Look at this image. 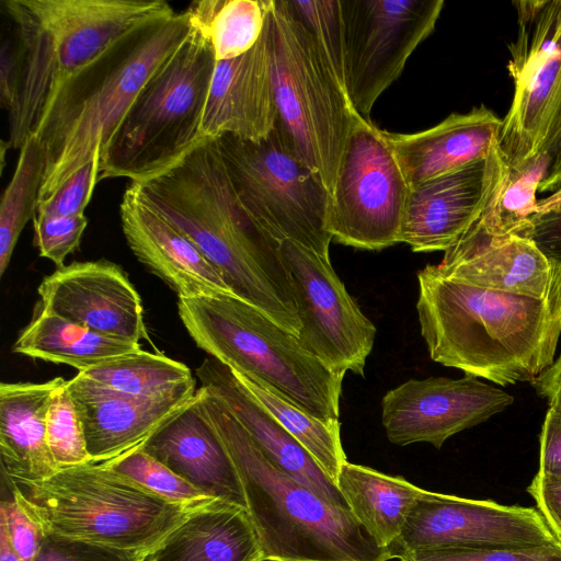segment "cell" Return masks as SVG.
I'll list each match as a JSON object with an SVG mask.
<instances>
[{
	"mask_svg": "<svg viewBox=\"0 0 561 561\" xmlns=\"http://www.w3.org/2000/svg\"><path fill=\"white\" fill-rule=\"evenodd\" d=\"M78 374L101 388L137 398L196 391L195 379L185 364L142 350Z\"/></svg>",
	"mask_w": 561,
	"mask_h": 561,
	"instance_id": "4dcf8cb0",
	"label": "cell"
},
{
	"mask_svg": "<svg viewBox=\"0 0 561 561\" xmlns=\"http://www.w3.org/2000/svg\"><path fill=\"white\" fill-rule=\"evenodd\" d=\"M217 141L234 192L253 220L278 242L293 241L330 259V194L278 118L260 141L230 135Z\"/></svg>",
	"mask_w": 561,
	"mask_h": 561,
	"instance_id": "30bf717a",
	"label": "cell"
},
{
	"mask_svg": "<svg viewBox=\"0 0 561 561\" xmlns=\"http://www.w3.org/2000/svg\"><path fill=\"white\" fill-rule=\"evenodd\" d=\"M548 168L546 152L512 165L495 137L485 156L481 211L473 226L490 237L523 236L537 214L536 194Z\"/></svg>",
	"mask_w": 561,
	"mask_h": 561,
	"instance_id": "83f0119b",
	"label": "cell"
},
{
	"mask_svg": "<svg viewBox=\"0 0 561 561\" xmlns=\"http://www.w3.org/2000/svg\"><path fill=\"white\" fill-rule=\"evenodd\" d=\"M141 351L140 343L93 332L42 308L24 328L13 352L87 371Z\"/></svg>",
	"mask_w": 561,
	"mask_h": 561,
	"instance_id": "f546056e",
	"label": "cell"
},
{
	"mask_svg": "<svg viewBox=\"0 0 561 561\" xmlns=\"http://www.w3.org/2000/svg\"><path fill=\"white\" fill-rule=\"evenodd\" d=\"M0 529L3 530L21 561H34L44 537L41 528L19 506L15 500L2 499L0 503Z\"/></svg>",
	"mask_w": 561,
	"mask_h": 561,
	"instance_id": "b9f144b4",
	"label": "cell"
},
{
	"mask_svg": "<svg viewBox=\"0 0 561 561\" xmlns=\"http://www.w3.org/2000/svg\"><path fill=\"white\" fill-rule=\"evenodd\" d=\"M92 462L115 459L142 445L195 396L137 398L101 388L77 374L67 380Z\"/></svg>",
	"mask_w": 561,
	"mask_h": 561,
	"instance_id": "7402d4cb",
	"label": "cell"
},
{
	"mask_svg": "<svg viewBox=\"0 0 561 561\" xmlns=\"http://www.w3.org/2000/svg\"><path fill=\"white\" fill-rule=\"evenodd\" d=\"M511 393L477 377L409 379L381 399V423L398 446L440 448L451 436L479 425L514 403Z\"/></svg>",
	"mask_w": 561,
	"mask_h": 561,
	"instance_id": "2e32d148",
	"label": "cell"
},
{
	"mask_svg": "<svg viewBox=\"0 0 561 561\" xmlns=\"http://www.w3.org/2000/svg\"><path fill=\"white\" fill-rule=\"evenodd\" d=\"M336 485L365 533L390 554L411 507L428 492L402 477L350 461L342 465Z\"/></svg>",
	"mask_w": 561,
	"mask_h": 561,
	"instance_id": "f1b7e54d",
	"label": "cell"
},
{
	"mask_svg": "<svg viewBox=\"0 0 561 561\" xmlns=\"http://www.w3.org/2000/svg\"><path fill=\"white\" fill-rule=\"evenodd\" d=\"M559 266L529 237H490L473 225L435 264L457 282L538 299L551 289Z\"/></svg>",
	"mask_w": 561,
	"mask_h": 561,
	"instance_id": "ffe728a7",
	"label": "cell"
},
{
	"mask_svg": "<svg viewBox=\"0 0 561 561\" xmlns=\"http://www.w3.org/2000/svg\"><path fill=\"white\" fill-rule=\"evenodd\" d=\"M45 164L44 148L32 135L20 149L13 176L1 198L0 276L10 264L23 228L36 216Z\"/></svg>",
	"mask_w": 561,
	"mask_h": 561,
	"instance_id": "836d02e7",
	"label": "cell"
},
{
	"mask_svg": "<svg viewBox=\"0 0 561 561\" xmlns=\"http://www.w3.org/2000/svg\"><path fill=\"white\" fill-rule=\"evenodd\" d=\"M134 183L153 208L197 245L233 295L298 336L300 322L280 242L241 205L217 138L204 137L168 171Z\"/></svg>",
	"mask_w": 561,
	"mask_h": 561,
	"instance_id": "6da1fadb",
	"label": "cell"
},
{
	"mask_svg": "<svg viewBox=\"0 0 561 561\" xmlns=\"http://www.w3.org/2000/svg\"><path fill=\"white\" fill-rule=\"evenodd\" d=\"M2 478L44 535L142 556L194 511L168 502L104 463L59 469L46 480L27 484Z\"/></svg>",
	"mask_w": 561,
	"mask_h": 561,
	"instance_id": "8992f818",
	"label": "cell"
},
{
	"mask_svg": "<svg viewBox=\"0 0 561 561\" xmlns=\"http://www.w3.org/2000/svg\"><path fill=\"white\" fill-rule=\"evenodd\" d=\"M42 308L99 334L148 340L141 298L124 271L100 260L57 267L38 286Z\"/></svg>",
	"mask_w": 561,
	"mask_h": 561,
	"instance_id": "e0dca14e",
	"label": "cell"
},
{
	"mask_svg": "<svg viewBox=\"0 0 561 561\" xmlns=\"http://www.w3.org/2000/svg\"><path fill=\"white\" fill-rule=\"evenodd\" d=\"M278 121L331 194L356 115L287 0H263Z\"/></svg>",
	"mask_w": 561,
	"mask_h": 561,
	"instance_id": "9c48e42d",
	"label": "cell"
},
{
	"mask_svg": "<svg viewBox=\"0 0 561 561\" xmlns=\"http://www.w3.org/2000/svg\"><path fill=\"white\" fill-rule=\"evenodd\" d=\"M517 35L507 45L513 99L496 137L510 163L540 152L561 95V0H515Z\"/></svg>",
	"mask_w": 561,
	"mask_h": 561,
	"instance_id": "7c38bea8",
	"label": "cell"
},
{
	"mask_svg": "<svg viewBox=\"0 0 561 561\" xmlns=\"http://www.w3.org/2000/svg\"><path fill=\"white\" fill-rule=\"evenodd\" d=\"M178 310L195 344L233 373L270 386L321 420H339L344 376L260 309L226 294L179 298Z\"/></svg>",
	"mask_w": 561,
	"mask_h": 561,
	"instance_id": "52a82bcc",
	"label": "cell"
},
{
	"mask_svg": "<svg viewBox=\"0 0 561 561\" xmlns=\"http://www.w3.org/2000/svg\"><path fill=\"white\" fill-rule=\"evenodd\" d=\"M410 191L388 131L356 113L329 196L327 229L332 239L362 250L399 243Z\"/></svg>",
	"mask_w": 561,
	"mask_h": 561,
	"instance_id": "8fae6325",
	"label": "cell"
},
{
	"mask_svg": "<svg viewBox=\"0 0 561 561\" xmlns=\"http://www.w3.org/2000/svg\"><path fill=\"white\" fill-rule=\"evenodd\" d=\"M309 34L323 65L348 98L345 80V41L341 0H287Z\"/></svg>",
	"mask_w": 561,
	"mask_h": 561,
	"instance_id": "e575fe53",
	"label": "cell"
},
{
	"mask_svg": "<svg viewBox=\"0 0 561 561\" xmlns=\"http://www.w3.org/2000/svg\"><path fill=\"white\" fill-rule=\"evenodd\" d=\"M280 250L300 322L298 341L333 374L364 376L375 324L351 297L330 259L287 240Z\"/></svg>",
	"mask_w": 561,
	"mask_h": 561,
	"instance_id": "5bb4252c",
	"label": "cell"
},
{
	"mask_svg": "<svg viewBox=\"0 0 561 561\" xmlns=\"http://www.w3.org/2000/svg\"><path fill=\"white\" fill-rule=\"evenodd\" d=\"M400 561H561V543L499 548H434L404 552Z\"/></svg>",
	"mask_w": 561,
	"mask_h": 561,
	"instance_id": "74e56055",
	"label": "cell"
},
{
	"mask_svg": "<svg viewBox=\"0 0 561 561\" xmlns=\"http://www.w3.org/2000/svg\"><path fill=\"white\" fill-rule=\"evenodd\" d=\"M46 440L58 469L92 462L87 449L82 423L69 392L60 379L51 393L46 415Z\"/></svg>",
	"mask_w": 561,
	"mask_h": 561,
	"instance_id": "8d00e7d4",
	"label": "cell"
},
{
	"mask_svg": "<svg viewBox=\"0 0 561 561\" xmlns=\"http://www.w3.org/2000/svg\"><path fill=\"white\" fill-rule=\"evenodd\" d=\"M416 311L432 360L502 387L533 382L554 362L561 335V264L533 298L463 284L427 264Z\"/></svg>",
	"mask_w": 561,
	"mask_h": 561,
	"instance_id": "7a4b0ae2",
	"label": "cell"
},
{
	"mask_svg": "<svg viewBox=\"0 0 561 561\" xmlns=\"http://www.w3.org/2000/svg\"><path fill=\"white\" fill-rule=\"evenodd\" d=\"M16 35L21 67L8 112L11 148L34 135L47 104L77 71L118 37L174 13L163 0H2Z\"/></svg>",
	"mask_w": 561,
	"mask_h": 561,
	"instance_id": "5b68a950",
	"label": "cell"
},
{
	"mask_svg": "<svg viewBox=\"0 0 561 561\" xmlns=\"http://www.w3.org/2000/svg\"><path fill=\"white\" fill-rule=\"evenodd\" d=\"M530 385L549 408L561 412V353Z\"/></svg>",
	"mask_w": 561,
	"mask_h": 561,
	"instance_id": "c3c4849f",
	"label": "cell"
},
{
	"mask_svg": "<svg viewBox=\"0 0 561 561\" xmlns=\"http://www.w3.org/2000/svg\"><path fill=\"white\" fill-rule=\"evenodd\" d=\"M205 410L238 470L264 561H388L351 512L276 468L227 407L204 387Z\"/></svg>",
	"mask_w": 561,
	"mask_h": 561,
	"instance_id": "277c9868",
	"label": "cell"
},
{
	"mask_svg": "<svg viewBox=\"0 0 561 561\" xmlns=\"http://www.w3.org/2000/svg\"><path fill=\"white\" fill-rule=\"evenodd\" d=\"M21 66V53L16 35L12 30L3 35L0 48V102L9 112L14 103Z\"/></svg>",
	"mask_w": 561,
	"mask_h": 561,
	"instance_id": "f6af8a7d",
	"label": "cell"
},
{
	"mask_svg": "<svg viewBox=\"0 0 561 561\" xmlns=\"http://www.w3.org/2000/svg\"><path fill=\"white\" fill-rule=\"evenodd\" d=\"M191 30L187 10L147 21L58 89L34 133L46 160L38 203L82 165L101 158L138 93Z\"/></svg>",
	"mask_w": 561,
	"mask_h": 561,
	"instance_id": "3957f363",
	"label": "cell"
},
{
	"mask_svg": "<svg viewBox=\"0 0 561 561\" xmlns=\"http://www.w3.org/2000/svg\"><path fill=\"white\" fill-rule=\"evenodd\" d=\"M485 158L411 187L399 242L413 252L450 249L478 220Z\"/></svg>",
	"mask_w": 561,
	"mask_h": 561,
	"instance_id": "cb8c5ba5",
	"label": "cell"
},
{
	"mask_svg": "<svg viewBox=\"0 0 561 561\" xmlns=\"http://www.w3.org/2000/svg\"><path fill=\"white\" fill-rule=\"evenodd\" d=\"M195 374L202 387L227 407L276 468L310 488L330 505L350 512L337 485L308 450L248 392L228 366L208 356Z\"/></svg>",
	"mask_w": 561,
	"mask_h": 561,
	"instance_id": "603a6c76",
	"label": "cell"
},
{
	"mask_svg": "<svg viewBox=\"0 0 561 561\" xmlns=\"http://www.w3.org/2000/svg\"><path fill=\"white\" fill-rule=\"evenodd\" d=\"M501 124L502 118L481 104L467 113H453L425 130L388 133V137L412 187L485 158Z\"/></svg>",
	"mask_w": 561,
	"mask_h": 561,
	"instance_id": "d4e9b609",
	"label": "cell"
},
{
	"mask_svg": "<svg viewBox=\"0 0 561 561\" xmlns=\"http://www.w3.org/2000/svg\"><path fill=\"white\" fill-rule=\"evenodd\" d=\"M187 12L209 38L216 61L239 57L259 42L265 30L263 0H201Z\"/></svg>",
	"mask_w": 561,
	"mask_h": 561,
	"instance_id": "d6a6232c",
	"label": "cell"
},
{
	"mask_svg": "<svg viewBox=\"0 0 561 561\" xmlns=\"http://www.w3.org/2000/svg\"><path fill=\"white\" fill-rule=\"evenodd\" d=\"M523 236L531 238L547 256L561 264V207L534 215Z\"/></svg>",
	"mask_w": 561,
	"mask_h": 561,
	"instance_id": "bcb514c9",
	"label": "cell"
},
{
	"mask_svg": "<svg viewBox=\"0 0 561 561\" xmlns=\"http://www.w3.org/2000/svg\"><path fill=\"white\" fill-rule=\"evenodd\" d=\"M233 375L248 392L308 450L336 484L339 471L347 461L341 442L340 421L321 420L270 386L237 373Z\"/></svg>",
	"mask_w": 561,
	"mask_h": 561,
	"instance_id": "1f68e13d",
	"label": "cell"
},
{
	"mask_svg": "<svg viewBox=\"0 0 561 561\" xmlns=\"http://www.w3.org/2000/svg\"><path fill=\"white\" fill-rule=\"evenodd\" d=\"M119 216L134 255L163 279L179 298L233 295L219 271L197 245L153 208L134 182L123 194Z\"/></svg>",
	"mask_w": 561,
	"mask_h": 561,
	"instance_id": "ac0fdd59",
	"label": "cell"
},
{
	"mask_svg": "<svg viewBox=\"0 0 561 561\" xmlns=\"http://www.w3.org/2000/svg\"><path fill=\"white\" fill-rule=\"evenodd\" d=\"M87 226L85 215L64 217L36 214L33 218L34 243L39 255L54 262L57 267L65 265L67 255L79 248Z\"/></svg>",
	"mask_w": 561,
	"mask_h": 561,
	"instance_id": "f35d334b",
	"label": "cell"
},
{
	"mask_svg": "<svg viewBox=\"0 0 561 561\" xmlns=\"http://www.w3.org/2000/svg\"><path fill=\"white\" fill-rule=\"evenodd\" d=\"M558 543L537 508L428 491L411 507L391 556L398 559L419 549Z\"/></svg>",
	"mask_w": 561,
	"mask_h": 561,
	"instance_id": "9a60e30c",
	"label": "cell"
},
{
	"mask_svg": "<svg viewBox=\"0 0 561 561\" xmlns=\"http://www.w3.org/2000/svg\"><path fill=\"white\" fill-rule=\"evenodd\" d=\"M140 448L209 497L248 511L236 465L198 389Z\"/></svg>",
	"mask_w": 561,
	"mask_h": 561,
	"instance_id": "d6986e66",
	"label": "cell"
},
{
	"mask_svg": "<svg viewBox=\"0 0 561 561\" xmlns=\"http://www.w3.org/2000/svg\"><path fill=\"white\" fill-rule=\"evenodd\" d=\"M559 207H561V188L545 198L538 199L537 214H546Z\"/></svg>",
	"mask_w": 561,
	"mask_h": 561,
	"instance_id": "681fc988",
	"label": "cell"
},
{
	"mask_svg": "<svg viewBox=\"0 0 561 561\" xmlns=\"http://www.w3.org/2000/svg\"><path fill=\"white\" fill-rule=\"evenodd\" d=\"M216 58L192 23L187 38L151 77L100 158L99 181L144 182L180 162L205 137L202 121Z\"/></svg>",
	"mask_w": 561,
	"mask_h": 561,
	"instance_id": "ba28073f",
	"label": "cell"
},
{
	"mask_svg": "<svg viewBox=\"0 0 561 561\" xmlns=\"http://www.w3.org/2000/svg\"><path fill=\"white\" fill-rule=\"evenodd\" d=\"M60 379L0 385L1 472L11 483L39 482L59 470L46 440V415Z\"/></svg>",
	"mask_w": 561,
	"mask_h": 561,
	"instance_id": "484cf974",
	"label": "cell"
},
{
	"mask_svg": "<svg viewBox=\"0 0 561 561\" xmlns=\"http://www.w3.org/2000/svg\"><path fill=\"white\" fill-rule=\"evenodd\" d=\"M142 554L91 541L44 535L34 561H141Z\"/></svg>",
	"mask_w": 561,
	"mask_h": 561,
	"instance_id": "60d3db41",
	"label": "cell"
},
{
	"mask_svg": "<svg viewBox=\"0 0 561 561\" xmlns=\"http://www.w3.org/2000/svg\"><path fill=\"white\" fill-rule=\"evenodd\" d=\"M540 152L548 154L549 168L545 179L539 185L538 192L552 194L561 188V95L553 112Z\"/></svg>",
	"mask_w": 561,
	"mask_h": 561,
	"instance_id": "7dc6e473",
	"label": "cell"
},
{
	"mask_svg": "<svg viewBox=\"0 0 561 561\" xmlns=\"http://www.w3.org/2000/svg\"><path fill=\"white\" fill-rule=\"evenodd\" d=\"M100 157L72 173L49 197L38 203L36 214L47 216L84 215L99 182Z\"/></svg>",
	"mask_w": 561,
	"mask_h": 561,
	"instance_id": "ab89813d",
	"label": "cell"
},
{
	"mask_svg": "<svg viewBox=\"0 0 561 561\" xmlns=\"http://www.w3.org/2000/svg\"><path fill=\"white\" fill-rule=\"evenodd\" d=\"M345 80L355 111L368 117L401 75L415 48L434 31L443 0H341Z\"/></svg>",
	"mask_w": 561,
	"mask_h": 561,
	"instance_id": "4fadbf2b",
	"label": "cell"
},
{
	"mask_svg": "<svg viewBox=\"0 0 561 561\" xmlns=\"http://www.w3.org/2000/svg\"><path fill=\"white\" fill-rule=\"evenodd\" d=\"M141 561H264L247 510L220 501L191 512Z\"/></svg>",
	"mask_w": 561,
	"mask_h": 561,
	"instance_id": "4316f807",
	"label": "cell"
},
{
	"mask_svg": "<svg viewBox=\"0 0 561 561\" xmlns=\"http://www.w3.org/2000/svg\"><path fill=\"white\" fill-rule=\"evenodd\" d=\"M0 561H21L12 549L9 539L3 530L0 529Z\"/></svg>",
	"mask_w": 561,
	"mask_h": 561,
	"instance_id": "f907efd6",
	"label": "cell"
},
{
	"mask_svg": "<svg viewBox=\"0 0 561 561\" xmlns=\"http://www.w3.org/2000/svg\"><path fill=\"white\" fill-rule=\"evenodd\" d=\"M101 463L130 478L173 504L196 510L216 502V500L209 497L148 455L140 446L115 459Z\"/></svg>",
	"mask_w": 561,
	"mask_h": 561,
	"instance_id": "d590c367",
	"label": "cell"
},
{
	"mask_svg": "<svg viewBox=\"0 0 561 561\" xmlns=\"http://www.w3.org/2000/svg\"><path fill=\"white\" fill-rule=\"evenodd\" d=\"M527 492L535 500L549 528L561 541V480L537 473L527 486Z\"/></svg>",
	"mask_w": 561,
	"mask_h": 561,
	"instance_id": "ee69618b",
	"label": "cell"
},
{
	"mask_svg": "<svg viewBox=\"0 0 561 561\" xmlns=\"http://www.w3.org/2000/svg\"><path fill=\"white\" fill-rule=\"evenodd\" d=\"M278 118L266 32L245 54L216 61L202 121L205 137L260 141Z\"/></svg>",
	"mask_w": 561,
	"mask_h": 561,
	"instance_id": "44dd1931",
	"label": "cell"
},
{
	"mask_svg": "<svg viewBox=\"0 0 561 561\" xmlns=\"http://www.w3.org/2000/svg\"><path fill=\"white\" fill-rule=\"evenodd\" d=\"M539 470L546 478L561 480V412L549 408L539 435Z\"/></svg>",
	"mask_w": 561,
	"mask_h": 561,
	"instance_id": "7bdbcfd3",
	"label": "cell"
}]
</instances>
